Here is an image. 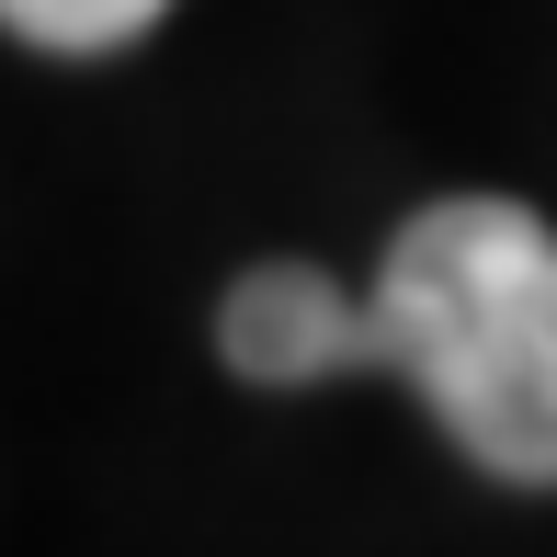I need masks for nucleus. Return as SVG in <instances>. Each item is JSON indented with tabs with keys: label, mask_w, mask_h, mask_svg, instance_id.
<instances>
[{
	"label": "nucleus",
	"mask_w": 557,
	"mask_h": 557,
	"mask_svg": "<svg viewBox=\"0 0 557 557\" xmlns=\"http://www.w3.org/2000/svg\"><path fill=\"white\" fill-rule=\"evenodd\" d=\"M216 352H227V375H250V387H331V375L375 364V319H364V296L331 285V273L262 262V273L227 285Z\"/></svg>",
	"instance_id": "nucleus-2"
},
{
	"label": "nucleus",
	"mask_w": 557,
	"mask_h": 557,
	"mask_svg": "<svg viewBox=\"0 0 557 557\" xmlns=\"http://www.w3.org/2000/svg\"><path fill=\"white\" fill-rule=\"evenodd\" d=\"M375 364L512 490H557V227L512 194H444L387 239L364 296Z\"/></svg>",
	"instance_id": "nucleus-1"
},
{
	"label": "nucleus",
	"mask_w": 557,
	"mask_h": 557,
	"mask_svg": "<svg viewBox=\"0 0 557 557\" xmlns=\"http://www.w3.org/2000/svg\"><path fill=\"white\" fill-rule=\"evenodd\" d=\"M160 12L171 0H0V23H12L23 46H58V58H114V46H137Z\"/></svg>",
	"instance_id": "nucleus-3"
}]
</instances>
